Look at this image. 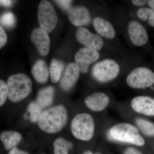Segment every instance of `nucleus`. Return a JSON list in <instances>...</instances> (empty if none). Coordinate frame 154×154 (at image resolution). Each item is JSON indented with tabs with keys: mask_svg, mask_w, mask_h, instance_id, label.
I'll return each instance as SVG.
<instances>
[{
	"mask_svg": "<svg viewBox=\"0 0 154 154\" xmlns=\"http://www.w3.org/2000/svg\"><path fill=\"white\" fill-rule=\"evenodd\" d=\"M100 54L97 51L84 47L77 51L75 59L80 72L86 73L88 71L89 66L98 60Z\"/></svg>",
	"mask_w": 154,
	"mask_h": 154,
	"instance_id": "6e6552de",
	"label": "nucleus"
},
{
	"mask_svg": "<svg viewBox=\"0 0 154 154\" xmlns=\"http://www.w3.org/2000/svg\"><path fill=\"white\" fill-rule=\"evenodd\" d=\"M67 112L64 106L58 105L45 110L38 121V127L48 134L59 132L66 124Z\"/></svg>",
	"mask_w": 154,
	"mask_h": 154,
	"instance_id": "f257e3e1",
	"label": "nucleus"
},
{
	"mask_svg": "<svg viewBox=\"0 0 154 154\" xmlns=\"http://www.w3.org/2000/svg\"><path fill=\"white\" fill-rule=\"evenodd\" d=\"M71 129L73 135L78 139L90 140L94 136L95 129L94 118L87 113L77 114L72 121Z\"/></svg>",
	"mask_w": 154,
	"mask_h": 154,
	"instance_id": "20e7f679",
	"label": "nucleus"
},
{
	"mask_svg": "<svg viewBox=\"0 0 154 154\" xmlns=\"http://www.w3.org/2000/svg\"><path fill=\"white\" fill-rule=\"evenodd\" d=\"M147 2L148 3L149 6H150L152 10L154 11V0H150L148 1Z\"/></svg>",
	"mask_w": 154,
	"mask_h": 154,
	"instance_id": "473e14b6",
	"label": "nucleus"
},
{
	"mask_svg": "<svg viewBox=\"0 0 154 154\" xmlns=\"http://www.w3.org/2000/svg\"><path fill=\"white\" fill-rule=\"evenodd\" d=\"M80 72L79 69L76 64L74 63H69L61 81L62 88L65 91L69 90L79 79Z\"/></svg>",
	"mask_w": 154,
	"mask_h": 154,
	"instance_id": "2eb2a0df",
	"label": "nucleus"
},
{
	"mask_svg": "<svg viewBox=\"0 0 154 154\" xmlns=\"http://www.w3.org/2000/svg\"><path fill=\"white\" fill-rule=\"evenodd\" d=\"M22 138L21 134L17 131H3L0 135L1 140L7 150L15 147L20 142Z\"/></svg>",
	"mask_w": 154,
	"mask_h": 154,
	"instance_id": "a211bd4d",
	"label": "nucleus"
},
{
	"mask_svg": "<svg viewBox=\"0 0 154 154\" xmlns=\"http://www.w3.org/2000/svg\"><path fill=\"white\" fill-rule=\"evenodd\" d=\"M128 31L132 44L137 46L144 45L148 41V35L145 28L139 22L131 21L128 25Z\"/></svg>",
	"mask_w": 154,
	"mask_h": 154,
	"instance_id": "9b49d317",
	"label": "nucleus"
},
{
	"mask_svg": "<svg viewBox=\"0 0 154 154\" xmlns=\"http://www.w3.org/2000/svg\"><path fill=\"white\" fill-rule=\"evenodd\" d=\"M31 71L34 79L38 83L44 84L47 82L49 71L45 61L42 60L37 61L32 67Z\"/></svg>",
	"mask_w": 154,
	"mask_h": 154,
	"instance_id": "f3484780",
	"label": "nucleus"
},
{
	"mask_svg": "<svg viewBox=\"0 0 154 154\" xmlns=\"http://www.w3.org/2000/svg\"><path fill=\"white\" fill-rule=\"evenodd\" d=\"M95 154H102L100 153L97 152V153H96Z\"/></svg>",
	"mask_w": 154,
	"mask_h": 154,
	"instance_id": "f704fd0d",
	"label": "nucleus"
},
{
	"mask_svg": "<svg viewBox=\"0 0 154 154\" xmlns=\"http://www.w3.org/2000/svg\"><path fill=\"white\" fill-rule=\"evenodd\" d=\"M64 63L61 61L53 59L51 63L50 74L51 80L53 83H57L60 79L63 69Z\"/></svg>",
	"mask_w": 154,
	"mask_h": 154,
	"instance_id": "412c9836",
	"label": "nucleus"
},
{
	"mask_svg": "<svg viewBox=\"0 0 154 154\" xmlns=\"http://www.w3.org/2000/svg\"><path fill=\"white\" fill-rule=\"evenodd\" d=\"M37 16L40 28L47 33L51 32L57 25V14L52 4L48 1L43 0L40 2Z\"/></svg>",
	"mask_w": 154,
	"mask_h": 154,
	"instance_id": "423d86ee",
	"label": "nucleus"
},
{
	"mask_svg": "<svg viewBox=\"0 0 154 154\" xmlns=\"http://www.w3.org/2000/svg\"><path fill=\"white\" fill-rule=\"evenodd\" d=\"M54 94V88L51 86L41 89L36 97V103L41 107H48L52 104Z\"/></svg>",
	"mask_w": 154,
	"mask_h": 154,
	"instance_id": "6ab92c4d",
	"label": "nucleus"
},
{
	"mask_svg": "<svg viewBox=\"0 0 154 154\" xmlns=\"http://www.w3.org/2000/svg\"><path fill=\"white\" fill-rule=\"evenodd\" d=\"M136 123L142 133L147 136H154V123L142 119H137Z\"/></svg>",
	"mask_w": 154,
	"mask_h": 154,
	"instance_id": "5701e85b",
	"label": "nucleus"
},
{
	"mask_svg": "<svg viewBox=\"0 0 154 154\" xmlns=\"http://www.w3.org/2000/svg\"><path fill=\"white\" fill-rule=\"evenodd\" d=\"M147 1H142V0H133L132 1V4L134 5L137 6H143L145 5Z\"/></svg>",
	"mask_w": 154,
	"mask_h": 154,
	"instance_id": "7c9ffc66",
	"label": "nucleus"
},
{
	"mask_svg": "<svg viewBox=\"0 0 154 154\" xmlns=\"http://www.w3.org/2000/svg\"><path fill=\"white\" fill-rule=\"evenodd\" d=\"M120 67L112 59H106L97 63L92 69L94 79L101 83H106L115 79L119 74Z\"/></svg>",
	"mask_w": 154,
	"mask_h": 154,
	"instance_id": "39448f33",
	"label": "nucleus"
},
{
	"mask_svg": "<svg viewBox=\"0 0 154 154\" xmlns=\"http://www.w3.org/2000/svg\"><path fill=\"white\" fill-rule=\"evenodd\" d=\"M42 107L36 102H32L28 105L27 112L24 114V118L29 119L31 122H38L42 113Z\"/></svg>",
	"mask_w": 154,
	"mask_h": 154,
	"instance_id": "aec40b11",
	"label": "nucleus"
},
{
	"mask_svg": "<svg viewBox=\"0 0 154 154\" xmlns=\"http://www.w3.org/2000/svg\"><path fill=\"white\" fill-rule=\"evenodd\" d=\"M76 36L78 41L91 49L98 51L104 45V41L101 36L91 33L84 27L77 29Z\"/></svg>",
	"mask_w": 154,
	"mask_h": 154,
	"instance_id": "1a4fd4ad",
	"label": "nucleus"
},
{
	"mask_svg": "<svg viewBox=\"0 0 154 154\" xmlns=\"http://www.w3.org/2000/svg\"><path fill=\"white\" fill-rule=\"evenodd\" d=\"M131 107L137 113L148 116H154V99L146 96L135 97L131 102Z\"/></svg>",
	"mask_w": 154,
	"mask_h": 154,
	"instance_id": "ddd939ff",
	"label": "nucleus"
},
{
	"mask_svg": "<svg viewBox=\"0 0 154 154\" xmlns=\"http://www.w3.org/2000/svg\"><path fill=\"white\" fill-rule=\"evenodd\" d=\"M65 11H69L71 8V6L72 3V1L69 0H60V1H55Z\"/></svg>",
	"mask_w": 154,
	"mask_h": 154,
	"instance_id": "bb28decb",
	"label": "nucleus"
},
{
	"mask_svg": "<svg viewBox=\"0 0 154 154\" xmlns=\"http://www.w3.org/2000/svg\"><path fill=\"white\" fill-rule=\"evenodd\" d=\"M110 99L106 94L102 93H94L86 97L85 102L87 107L94 111H100L105 109L109 104Z\"/></svg>",
	"mask_w": 154,
	"mask_h": 154,
	"instance_id": "4468645a",
	"label": "nucleus"
},
{
	"mask_svg": "<svg viewBox=\"0 0 154 154\" xmlns=\"http://www.w3.org/2000/svg\"><path fill=\"white\" fill-rule=\"evenodd\" d=\"M94 28L99 35L108 38H113L116 36L115 30L110 22L106 19L96 17L93 20Z\"/></svg>",
	"mask_w": 154,
	"mask_h": 154,
	"instance_id": "dca6fc26",
	"label": "nucleus"
},
{
	"mask_svg": "<svg viewBox=\"0 0 154 154\" xmlns=\"http://www.w3.org/2000/svg\"><path fill=\"white\" fill-rule=\"evenodd\" d=\"M0 3L3 6L5 7H9L12 5V1H8V0H1Z\"/></svg>",
	"mask_w": 154,
	"mask_h": 154,
	"instance_id": "2f4dec72",
	"label": "nucleus"
},
{
	"mask_svg": "<svg viewBox=\"0 0 154 154\" xmlns=\"http://www.w3.org/2000/svg\"><path fill=\"white\" fill-rule=\"evenodd\" d=\"M126 82L131 88L145 89L154 84V73L147 68H137L128 75Z\"/></svg>",
	"mask_w": 154,
	"mask_h": 154,
	"instance_id": "0eeeda50",
	"label": "nucleus"
},
{
	"mask_svg": "<svg viewBox=\"0 0 154 154\" xmlns=\"http://www.w3.org/2000/svg\"><path fill=\"white\" fill-rule=\"evenodd\" d=\"M8 95V89L7 83L1 80L0 81V105L2 106Z\"/></svg>",
	"mask_w": 154,
	"mask_h": 154,
	"instance_id": "a878e982",
	"label": "nucleus"
},
{
	"mask_svg": "<svg viewBox=\"0 0 154 154\" xmlns=\"http://www.w3.org/2000/svg\"><path fill=\"white\" fill-rule=\"evenodd\" d=\"M83 154H93V153L92 152L90 151H87L85 152Z\"/></svg>",
	"mask_w": 154,
	"mask_h": 154,
	"instance_id": "72a5a7b5",
	"label": "nucleus"
},
{
	"mask_svg": "<svg viewBox=\"0 0 154 154\" xmlns=\"http://www.w3.org/2000/svg\"><path fill=\"white\" fill-rule=\"evenodd\" d=\"M30 39L36 45L39 54L46 56L49 51L50 39L47 32L38 27L33 29L30 35Z\"/></svg>",
	"mask_w": 154,
	"mask_h": 154,
	"instance_id": "9d476101",
	"label": "nucleus"
},
{
	"mask_svg": "<svg viewBox=\"0 0 154 154\" xmlns=\"http://www.w3.org/2000/svg\"><path fill=\"white\" fill-rule=\"evenodd\" d=\"M70 21L75 26L82 27L89 25L91 21L90 12L83 6H76L71 8L68 11Z\"/></svg>",
	"mask_w": 154,
	"mask_h": 154,
	"instance_id": "f8f14e48",
	"label": "nucleus"
},
{
	"mask_svg": "<svg viewBox=\"0 0 154 154\" xmlns=\"http://www.w3.org/2000/svg\"><path fill=\"white\" fill-rule=\"evenodd\" d=\"M1 24L4 27L11 28L14 27L16 23L15 16L11 12H7L1 17Z\"/></svg>",
	"mask_w": 154,
	"mask_h": 154,
	"instance_id": "393cba45",
	"label": "nucleus"
},
{
	"mask_svg": "<svg viewBox=\"0 0 154 154\" xmlns=\"http://www.w3.org/2000/svg\"><path fill=\"white\" fill-rule=\"evenodd\" d=\"M8 40V36L2 26L0 27V48L4 47Z\"/></svg>",
	"mask_w": 154,
	"mask_h": 154,
	"instance_id": "cd10ccee",
	"label": "nucleus"
},
{
	"mask_svg": "<svg viewBox=\"0 0 154 154\" xmlns=\"http://www.w3.org/2000/svg\"><path fill=\"white\" fill-rule=\"evenodd\" d=\"M8 154H29L27 152L22 150L18 148L15 147L11 149V150L9 152Z\"/></svg>",
	"mask_w": 154,
	"mask_h": 154,
	"instance_id": "c756f323",
	"label": "nucleus"
},
{
	"mask_svg": "<svg viewBox=\"0 0 154 154\" xmlns=\"http://www.w3.org/2000/svg\"><path fill=\"white\" fill-rule=\"evenodd\" d=\"M124 154H143L137 149L129 147L125 149Z\"/></svg>",
	"mask_w": 154,
	"mask_h": 154,
	"instance_id": "c85d7f7f",
	"label": "nucleus"
},
{
	"mask_svg": "<svg viewBox=\"0 0 154 154\" xmlns=\"http://www.w3.org/2000/svg\"><path fill=\"white\" fill-rule=\"evenodd\" d=\"M110 137L115 140L138 146L144 145L145 140L137 128L129 123L116 125L110 130Z\"/></svg>",
	"mask_w": 154,
	"mask_h": 154,
	"instance_id": "7ed1b4c3",
	"label": "nucleus"
},
{
	"mask_svg": "<svg viewBox=\"0 0 154 154\" xmlns=\"http://www.w3.org/2000/svg\"><path fill=\"white\" fill-rule=\"evenodd\" d=\"M8 98L11 102L17 103L26 98L32 91V83L30 78L23 73L12 75L7 81Z\"/></svg>",
	"mask_w": 154,
	"mask_h": 154,
	"instance_id": "f03ea898",
	"label": "nucleus"
},
{
	"mask_svg": "<svg viewBox=\"0 0 154 154\" xmlns=\"http://www.w3.org/2000/svg\"><path fill=\"white\" fill-rule=\"evenodd\" d=\"M138 17L141 20L154 27V11L148 8H141L137 11Z\"/></svg>",
	"mask_w": 154,
	"mask_h": 154,
	"instance_id": "b1692460",
	"label": "nucleus"
},
{
	"mask_svg": "<svg viewBox=\"0 0 154 154\" xmlns=\"http://www.w3.org/2000/svg\"><path fill=\"white\" fill-rule=\"evenodd\" d=\"M72 143L62 137L58 138L54 142V154H69V150L72 147Z\"/></svg>",
	"mask_w": 154,
	"mask_h": 154,
	"instance_id": "4be33fe9",
	"label": "nucleus"
}]
</instances>
